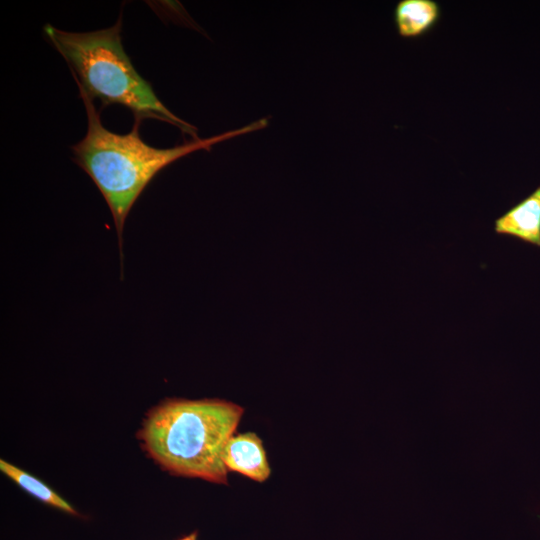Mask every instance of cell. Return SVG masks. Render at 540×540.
Returning a JSON list of instances; mask_svg holds the SVG:
<instances>
[{"mask_svg":"<svg viewBox=\"0 0 540 540\" xmlns=\"http://www.w3.org/2000/svg\"><path fill=\"white\" fill-rule=\"evenodd\" d=\"M0 469L6 476L16 482L23 490L41 502L62 510L68 514L74 516L79 515L78 512L66 500L40 481L37 477L32 476L31 474L3 459L0 460Z\"/></svg>","mask_w":540,"mask_h":540,"instance_id":"7","label":"cell"},{"mask_svg":"<svg viewBox=\"0 0 540 540\" xmlns=\"http://www.w3.org/2000/svg\"><path fill=\"white\" fill-rule=\"evenodd\" d=\"M494 231L540 247V186L496 218Z\"/></svg>","mask_w":540,"mask_h":540,"instance_id":"5","label":"cell"},{"mask_svg":"<svg viewBox=\"0 0 540 540\" xmlns=\"http://www.w3.org/2000/svg\"><path fill=\"white\" fill-rule=\"evenodd\" d=\"M79 89L87 114V132L72 146L75 162L90 176L103 195L114 220L122 259V233L126 217L145 187L163 168L176 160L222 141L264 129L268 119L262 118L238 129L205 139H193L171 148L148 145L140 136L142 120L134 118L127 134L106 129L99 111L86 92Z\"/></svg>","mask_w":540,"mask_h":540,"instance_id":"1","label":"cell"},{"mask_svg":"<svg viewBox=\"0 0 540 540\" xmlns=\"http://www.w3.org/2000/svg\"><path fill=\"white\" fill-rule=\"evenodd\" d=\"M121 27L122 14L113 26L92 32H68L50 24L43 31L66 60L77 87L92 100L100 99L102 108L120 104L131 110L134 118L167 122L199 139L196 127L169 111L136 71L123 48Z\"/></svg>","mask_w":540,"mask_h":540,"instance_id":"3","label":"cell"},{"mask_svg":"<svg viewBox=\"0 0 540 540\" xmlns=\"http://www.w3.org/2000/svg\"><path fill=\"white\" fill-rule=\"evenodd\" d=\"M243 413L222 399H166L148 412L137 437L165 471L227 484L222 454Z\"/></svg>","mask_w":540,"mask_h":540,"instance_id":"2","label":"cell"},{"mask_svg":"<svg viewBox=\"0 0 540 540\" xmlns=\"http://www.w3.org/2000/svg\"><path fill=\"white\" fill-rule=\"evenodd\" d=\"M198 538V532L194 531L189 535H185L182 538H179L178 540H197Z\"/></svg>","mask_w":540,"mask_h":540,"instance_id":"8","label":"cell"},{"mask_svg":"<svg viewBox=\"0 0 540 540\" xmlns=\"http://www.w3.org/2000/svg\"><path fill=\"white\" fill-rule=\"evenodd\" d=\"M441 17L435 0H400L394 9V23L403 38H417L428 33Z\"/></svg>","mask_w":540,"mask_h":540,"instance_id":"6","label":"cell"},{"mask_svg":"<svg viewBox=\"0 0 540 540\" xmlns=\"http://www.w3.org/2000/svg\"><path fill=\"white\" fill-rule=\"evenodd\" d=\"M222 459L227 470L257 482H264L271 474L262 440L253 432L233 435L223 450Z\"/></svg>","mask_w":540,"mask_h":540,"instance_id":"4","label":"cell"}]
</instances>
